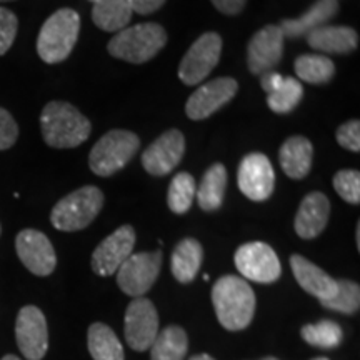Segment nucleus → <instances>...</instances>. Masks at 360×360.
Returning a JSON list of instances; mask_svg holds the SVG:
<instances>
[{
  "label": "nucleus",
  "instance_id": "obj_11",
  "mask_svg": "<svg viewBox=\"0 0 360 360\" xmlns=\"http://www.w3.org/2000/svg\"><path fill=\"white\" fill-rule=\"evenodd\" d=\"M159 334V315L155 305L146 297H137L125 310V339L137 352L150 349Z\"/></svg>",
  "mask_w": 360,
  "mask_h": 360
},
{
  "label": "nucleus",
  "instance_id": "obj_42",
  "mask_svg": "<svg viewBox=\"0 0 360 360\" xmlns=\"http://www.w3.org/2000/svg\"><path fill=\"white\" fill-rule=\"evenodd\" d=\"M357 247H360V225H357Z\"/></svg>",
  "mask_w": 360,
  "mask_h": 360
},
{
  "label": "nucleus",
  "instance_id": "obj_19",
  "mask_svg": "<svg viewBox=\"0 0 360 360\" xmlns=\"http://www.w3.org/2000/svg\"><path fill=\"white\" fill-rule=\"evenodd\" d=\"M290 267L294 272V277L307 294L317 297L319 300H327L335 294L337 290V278H332L327 272H323L321 267H317L314 262H310L302 255L294 254L290 257Z\"/></svg>",
  "mask_w": 360,
  "mask_h": 360
},
{
  "label": "nucleus",
  "instance_id": "obj_40",
  "mask_svg": "<svg viewBox=\"0 0 360 360\" xmlns=\"http://www.w3.org/2000/svg\"><path fill=\"white\" fill-rule=\"evenodd\" d=\"M191 360H215V359L210 357V355H207V354H199V355H193Z\"/></svg>",
  "mask_w": 360,
  "mask_h": 360
},
{
  "label": "nucleus",
  "instance_id": "obj_13",
  "mask_svg": "<svg viewBox=\"0 0 360 360\" xmlns=\"http://www.w3.org/2000/svg\"><path fill=\"white\" fill-rule=\"evenodd\" d=\"M186 154V137L179 129H170L160 135L142 154V165L154 177H164L177 169Z\"/></svg>",
  "mask_w": 360,
  "mask_h": 360
},
{
  "label": "nucleus",
  "instance_id": "obj_28",
  "mask_svg": "<svg viewBox=\"0 0 360 360\" xmlns=\"http://www.w3.org/2000/svg\"><path fill=\"white\" fill-rule=\"evenodd\" d=\"M295 75L307 84L322 85L334 79L335 64L327 56L304 53L295 60Z\"/></svg>",
  "mask_w": 360,
  "mask_h": 360
},
{
  "label": "nucleus",
  "instance_id": "obj_23",
  "mask_svg": "<svg viewBox=\"0 0 360 360\" xmlns=\"http://www.w3.org/2000/svg\"><path fill=\"white\" fill-rule=\"evenodd\" d=\"M202 260H204V249L195 238H184L180 240L170 257V269L175 281L180 283H188L199 274Z\"/></svg>",
  "mask_w": 360,
  "mask_h": 360
},
{
  "label": "nucleus",
  "instance_id": "obj_47",
  "mask_svg": "<svg viewBox=\"0 0 360 360\" xmlns=\"http://www.w3.org/2000/svg\"><path fill=\"white\" fill-rule=\"evenodd\" d=\"M0 232H2V227H0Z\"/></svg>",
  "mask_w": 360,
  "mask_h": 360
},
{
  "label": "nucleus",
  "instance_id": "obj_25",
  "mask_svg": "<svg viewBox=\"0 0 360 360\" xmlns=\"http://www.w3.org/2000/svg\"><path fill=\"white\" fill-rule=\"evenodd\" d=\"M227 182V169L222 164H214L205 170L200 186L195 192L197 202H199V207L202 210L214 212V210L222 207Z\"/></svg>",
  "mask_w": 360,
  "mask_h": 360
},
{
  "label": "nucleus",
  "instance_id": "obj_43",
  "mask_svg": "<svg viewBox=\"0 0 360 360\" xmlns=\"http://www.w3.org/2000/svg\"><path fill=\"white\" fill-rule=\"evenodd\" d=\"M260 360H278V359H276V357H264V359H260Z\"/></svg>",
  "mask_w": 360,
  "mask_h": 360
},
{
  "label": "nucleus",
  "instance_id": "obj_45",
  "mask_svg": "<svg viewBox=\"0 0 360 360\" xmlns=\"http://www.w3.org/2000/svg\"><path fill=\"white\" fill-rule=\"evenodd\" d=\"M2 2H13V0H0V4Z\"/></svg>",
  "mask_w": 360,
  "mask_h": 360
},
{
  "label": "nucleus",
  "instance_id": "obj_5",
  "mask_svg": "<svg viewBox=\"0 0 360 360\" xmlns=\"http://www.w3.org/2000/svg\"><path fill=\"white\" fill-rule=\"evenodd\" d=\"M103 193L96 186H85L70 192L52 209L51 222L57 231L77 232L89 227L101 214Z\"/></svg>",
  "mask_w": 360,
  "mask_h": 360
},
{
  "label": "nucleus",
  "instance_id": "obj_26",
  "mask_svg": "<svg viewBox=\"0 0 360 360\" xmlns=\"http://www.w3.org/2000/svg\"><path fill=\"white\" fill-rule=\"evenodd\" d=\"M188 340L184 328L165 327L150 345V360H184L187 355Z\"/></svg>",
  "mask_w": 360,
  "mask_h": 360
},
{
  "label": "nucleus",
  "instance_id": "obj_29",
  "mask_svg": "<svg viewBox=\"0 0 360 360\" xmlns=\"http://www.w3.org/2000/svg\"><path fill=\"white\" fill-rule=\"evenodd\" d=\"M195 180L188 172H180L170 182L167 192V205L174 214H187L195 199Z\"/></svg>",
  "mask_w": 360,
  "mask_h": 360
},
{
  "label": "nucleus",
  "instance_id": "obj_32",
  "mask_svg": "<svg viewBox=\"0 0 360 360\" xmlns=\"http://www.w3.org/2000/svg\"><path fill=\"white\" fill-rule=\"evenodd\" d=\"M321 304L328 310H334V312L347 314V315L359 312V307H360L359 283L340 278V281H337L335 294L332 295L330 299L322 300Z\"/></svg>",
  "mask_w": 360,
  "mask_h": 360
},
{
  "label": "nucleus",
  "instance_id": "obj_46",
  "mask_svg": "<svg viewBox=\"0 0 360 360\" xmlns=\"http://www.w3.org/2000/svg\"><path fill=\"white\" fill-rule=\"evenodd\" d=\"M90 2H97V0H90Z\"/></svg>",
  "mask_w": 360,
  "mask_h": 360
},
{
  "label": "nucleus",
  "instance_id": "obj_44",
  "mask_svg": "<svg viewBox=\"0 0 360 360\" xmlns=\"http://www.w3.org/2000/svg\"><path fill=\"white\" fill-rule=\"evenodd\" d=\"M312 360H328V359H326V357H317V359H312Z\"/></svg>",
  "mask_w": 360,
  "mask_h": 360
},
{
  "label": "nucleus",
  "instance_id": "obj_2",
  "mask_svg": "<svg viewBox=\"0 0 360 360\" xmlns=\"http://www.w3.org/2000/svg\"><path fill=\"white\" fill-rule=\"evenodd\" d=\"M42 137L49 147L74 148L87 141L92 125L79 109L64 101H52L40 115Z\"/></svg>",
  "mask_w": 360,
  "mask_h": 360
},
{
  "label": "nucleus",
  "instance_id": "obj_10",
  "mask_svg": "<svg viewBox=\"0 0 360 360\" xmlns=\"http://www.w3.org/2000/svg\"><path fill=\"white\" fill-rule=\"evenodd\" d=\"M237 184L247 199L254 202L267 200L276 188V172L269 157L260 152L245 155L238 165Z\"/></svg>",
  "mask_w": 360,
  "mask_h": 360
},
{
  "label": "nucleus",
  "instance_id": "obj_1",
  "mask_svg": "<svg viewBox=\"0 0 360 360\" xmlns=\"http://www.w3.org/2000/svg\"><path fill=\"white\" fill-rule=\"evenodd\" d=\"M212 304L220 326L231 332H238L250 326L257 302L245 278L224 276L214 283Z\"/></svg>",
  "mask_w": 360,
  "mask_h": 360
},
{
  "label": "nucleus",
  "instance_id": "obj_3",
  "mask_svg": "<svg viewBox=\"0 0 360 360\" xmlns=\"http://www.w3.org/2000/svg\"><path fill=\"white\" fill-rule=\"evenodd\" d=\"M167 32L154 22H146L117 32L110 39L107 51L114 58L129 64H146L167 45Z\"/></svg>",
  "mask_w": 360,
  "mask_h": 360
},
{
  "label": "nucleus",
  "instance_id": "obj_27",
  "mask_svg": "<svg viewBox=\"0 0 360 360\" xmlns=\"http://www.w3.org/2000/svg\"><path fill=\"white\" fill-rule=\"evenodd\" d=\"M87 344L94 360H124L122 344L105 323L96 322L90 326Z\"/></svg>",
  "mask_w": 360,
  "mask_h": 360
},
{
  "label": "nucleus",
  "instance_id": "obj_34",
  "mask_svg": "<svg viewBox=\"0 0 360 360\" xmlns=\"http://www.w3.org/2000/svg\"><path fill=\"white\" fill-rule=\"evenodd\" d=\"M19 30V19L12 11L0 7V56H6L12 47Z\"/></svg>",
  "mask_w": 360,
  "mask_h": 360
},
{
  "label": "nucleus",
  "instance_id": "obj_39",
  "mask_svg": "<svg viewBox=\"0 0 360 360\" xmlns=\"http://www.w3.org/2000/svg\"><path fill=\"white\" fill-rule=\"evenodd\" d=\"M283 82V75L282 74H277V72L274 70H269L265 72V74L260 75V85H262V89L269 94H272L274 90H277L281 87V84Z\"/></svg>",
  "mask_w": 360,
  "mask_h": 360
},
{
  "label": "nucleus",
  "instance_id": "obj_4",
  "mask_svg": "<svg viewBox=\"0 0 360 360\" xmlns=\"http://www.w3.org/2000/svg\"><path fill=\"white\" fill-rule=\"evenodd\" d=\"M80 32V15L74 8H60L44 22L37 39L39 57L47 64H60L74 51Z\"/></svg>",
  "mask_w": 360,
  "mask_h": 360
},
{
  "label": "nucleus",
  "instance_id": "obj_20",
  "mask_svg": "<svg viewBox=\"0 0 360 360\" xmlns=\"http://www.w3.org/2000/svg\"><path fill=\"white\" fill-rule=\"evenodd\" d=\"M337 12H339V0H317L299 19H283L278 27L283 37L287 39L307 37L312 30L328 25V20L334 19Z\"/></svg>",
  "mask_w": 360,
  "mask_h": 360
},
{
  "label": "nucleus",
  "instance_id": "obj_21",
  "mask_svg": "<svg viewBox=\"0 0 360 360\" xmlns=\"http://www.w3.org/2000/svg\"><path fill=\"white\" fill-rule=\"evenodd\" d=\"M307 44L317 52L345 56L359 47V34L352 27L322 25L307 35Z\"/></svg>",
  "mask_w": 360,
  "mask_h": 360
},
{
  "label": "nucleus",
  "instance_id": "obj_16",
  "mask_svg": "<svg viewBox=\"0 0 360 360\" xmlns=\"http://www.w3.org/2000/svg\"><path fill=\"white\" fill-rule=\"evenodd\" d=\"M15 250L20 262L25 265L34 276L47 277L56 270L57 255L52 242L45 233L25 229L15 238Z\"/></svg>",
  "mask_w": 360,
  "mask_h": 360
},
{
  "label": "nucleus",
  "instance_id": "obj_17",
  "mask_svg": "<svg viewBox=\"0 0 360 360\" xmlns=\"http://www.w3.org/2000/svg\"><path fill=\"white\" fill-rule=\"evenodd\" d=\"M283 37L278 25H265L247 44V67L254 75L272 70L283 56Z\"/></svg>",
  "mask_w": 360,
  "mask_h": 360
},
{
  "label": "nucleus",
  "instance_id": "obj_36",
  "mask_svg": "<svg viewBox=\"0 0 360 360\" xmlns=\"http://www.w3.org/2000/svg\"><path fill=\"white\" fill-rule=\"evenodd\" d=\"M19 137V125L11 112L0 107V150H7L13 147Z\"/></svg>",
  "mask_w": 360,
  "mask_h": 360
},
{
  "label": "nucleus",
  "instance_id": "obj_35",
  "mask_svg": "<svg viewBox=\"0 0 360 360\" xmlns=\"http://www.w3.org/2000/svg\"><path fill=\"white\" fill-rule=\"evenodd\" d=\"M337 142L340 147L350 152H360V122L357 119L342 124L335 132Z\"/></svg>",
  "mask_w": 360,
  "mask_h": 360
},
{
  "label": "nucleus",
  "instance_id": "obj_41",
  "mask_svg": "<svg viewBox=\"0 0 360 360\" xmlns=\"http://www.w3.org/2000/svg\"><path fill=\"white\" fill-rule=\"evenodd\" d=\"M2 360H20V359H17L15 355H6V357H2Z\"/></svg>",
  "mask_w": 360,
  "mask_h": 360
},
{
  "label": "nucleus",
  "instance_id": "obj_38",
  "mask_svg": "<svg viewBox=\"0 0 360 360\" xmlns=\"http://www.w3.org/2000/svg\"><path fill=\"white\" fill-rule=\"evenodd\" d=\"M167 0H132V11L141 15H150L162 8Z\"/></svg>",
  "mask_w": 360,
  "mask_h": 360
},
{
  "label": "nucleus",
  "instance_id": "obj_7",
  "mask_svg": "<svg viewBox=\"0 0 360 360\" xmlns=\"http://www.w3.org/2000/svg\"><path fill=\"white\" fill-rule=\"evenodd\" d=\"M222 53V37L217 32H205L191 45L180 60L179 79L186 85H199L217 67Z\"/></svg>",
  "mask_w": 360,
  "mask_h": 360
},
{
  "label": "nucleus",
  "instance_id": "obj_14",
  "mask_svg": "<svg viewBox=\"0 0 360 360\" xmlns=\"http://www.w3.org/2000/svg\"><path fill=\"white\" fill-rule=\"evenodd\" d=\"M135 245V231L132 225H122L105 237L92 254V270L101 277H109L119 270L132 255Z\"/></svg>",
  "mask_w": 360,
  "mask_h": 360
},
{
  "label": "nucleus",
  "instance_id": "obj_18",
  "mask_svg": "<svg viewBox=\"0 0 360 360\" xmlns=\"http://www.w3.org/2000/svg\"><path fill=\"white\" fill-rule=\"evenodd\" d=\"M330 217V202L322 192H310L300 202L295 215V232L300 238H315L327 227Z\"/></svg>",
  "mask_w": 360,
  "mask_h": 360
},
{
  "label": "nucleus",
  "instance_id": "obj_37",
  "mask_svg": "<svg viewBox=\"0 0 360 360\" xmlns=\"http://www.w3.org/2000/svg\"><path fill=\"white\" fill-rule=\"evenodd\" d=\"M210 2L224 15H238L244 11L247 0H210Z\"/></svg>",
  "mask_w": 360,
  "mask_h": 360
},
{
  "label": "nucleus",
  "instance_id": "obj_33",
  "mask_svg": "<svg viewBox=\"0 0 360 360\" xmlns=\"http://www.w3.org/2000/svg\"><path fill=\"white\" fill-rule=\"evenodd\" d=\"M334 188L335 192L345 202L352 205H359L360 202V172L354 169L339 170L334 175Z\"/></svg>",
  "mask_w": 360,
  "mask_h": 360
},
{
  "label": "nucleus",
  "instance_id": "obj_15",
  "mask_svg": "<svg viewBox=\"0 0 360 360\" xmlns=\"http://www.w3.org/2000/svg\"><path fill=\"white\" fill-rule=\"evenodd\" d=\"M238 84L232 77H219L200 85L188 97L186 114L192 120H204L214 115L220 107L227 105L237 96Z\"/></svg>",
  "mask_w": 360,
  "mask_h": 360
},
{
  "label": "nucleus",
  "instance_id": "obj_31",
  "mask_svg": "<svg viewBox=\"0 0 360 360\" xmlns=\"http://www.w3.org/2000/svg\"><path fill=\"white\" fill-rule=\"evenodd\" d=\"M300 335L307 344L321 349H334L340 345L342 339H344L340 326L334 321H321L304 326Z\"/></svg>",
  "mask_w": 360,
  "mask_h": 360
},
{
  "label": "nucleus",
  "instance_id": "obj_22",
  "mask_svg": "<svg viewBox=\"0 0 360 360\" xmlns=\"http://www.w3.org/2000/svg\"><path fill=\"white\" fill-rule=\"evenodd\" d=\"M314 146L307 137L294 135L282 143L278 150V162L283 174L294 180H302L312 169Z\"/></svg>",
  "mask_w": 360,
  "mask_h": 360
},
{
  "label": "nucleus",
  "instance_id": "obj_30",
  "mask_svg": "<svg viewBox=\"0 0 360 360\" xmlns=\"http://www.w3.org/2000/svg\"><path fill=\"white\" fill-rule=\"evenodd\" d=\"M304 97V87L299 79L283 77V82L277 90L267 96V105L272 112L278 115L290 114L299 105Z\"/></svg>",
  "mask_w": 360,
  "mask_h": 360
},
{
  "label": "nucleus",
  "instance_id": "obj_24",
  "mask_svg": "<svg viewBox=\"0 0 360 360\" xmlns=\"http://www.w3.org/2000/svg\"><path fill=\"white\" fill-rule=\"evenodd\" d=\"M132 0H97L94 2L92 20L103 32L117 34L132 19Z\"/></svg>",
  "mask_w": 360,
  "mask_h": 360
},
{
  "label": "nucleus",
  "instance_id": "obj_9",
  "mask_svg": "<svg viewBox=\"0 0 360 360\" xmlns=\"http://www.w3.org/2000/svg\"><path fill=\"white\" fill-rule=\"evenodd\" d=\"M242 278L259 283H274L282 276V265L276 250L265 242H249L240 245L233 257Z\"/></svg>",
  "mask_w": 360,
  "mask_h": 360
},
{
  "label": "nucleus",
  "instance_id": "obj_8",
  "mask_svg": "<svg viewBox=\"0 0 360 360\" xmlns=\"http://www.w3.org/2000/svg\"><path fill=\"white\" fill-rule=\"evenodd\" d=\"M162 267V250L132 254L117 270L120 290L134 299L143 297L154 287Z\"/></svg>",
  "mask_w": 360,
  "mask_h": 360
},
{
  "label": "nucleus",
  "instance_id": "obj_12",
  "mask_svg": "<svg viewBox=\"0 0 360 360\" xmlns=\"http://www.w3.org/2000/svg\"><path fill=\"white\" fill-rule=\"evenodd\" d=\"M15 339L22 355L29 360H42L49 349L47 321L35 305L20 309L15 322Z\"/></svg>",
  "mask_w": 360,
  "mask_h": 360
},
{
  "label": "nucleus",
  "instance_id": "obj_6",
  "mask_svg": "<svg viewBox=\"0 0 360 360\" xmlns=\"http://www.w3.org/2000/svg\"><path fill=\"white\" fill-rule=\"evenodd\" d=\"M141 147V139L130 130L114 129L97 141L89 154V167L98 177H110L122 170Z\"/></svg>",
  "mask_w": 360,
  "mask_h": 360
}]
</instances>
